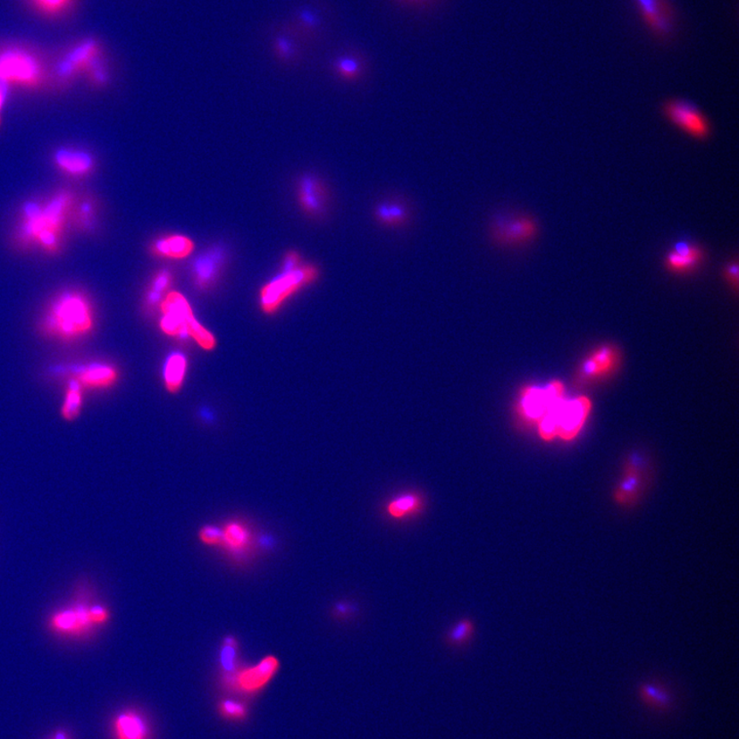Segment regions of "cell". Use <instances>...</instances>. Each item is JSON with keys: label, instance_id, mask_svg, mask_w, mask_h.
<instances>
[{"label": "cell", "instance_id": "9", "mask_svg": "<svg viewBox=\"0 0 739 739\" xmlns=\"http://www.w3.org/2000/svg\"><path fill=\"white\" fill-rule=\"evenodd\" d=\"M662 114L695 140H708L711 126L708 117L693 102L683 99L668 100L662 105Z\"/></svg>", "mask_w": 739, "mask_h": 739}, {"label": "cell", "instance_id": "38", "mask_svg": "<svg viewBox=\"0 0 739 739\" xmlns=\"http://www.w3.org/2000/svg\"><path fill=\"white\" fill-rule=\"evenodd\" d=\"M300 18H301V23L303 25H307V29H309V30L314 31L315 29H317V26H319V19H317L316 16L315 15V13H313L307 12V11L303 12Z\"/></svg>", "mask_w": 739, "mask_h": 739}, {"label": "cell", "instance_id": "22", "mask_svg": "<svg viewBox=\"0 0 739 739\" xmlns=\"http://www.w3.org/2000/svg\"><path fill=\"white\" fill-rule=\"evenodd\" d=\"M86 390L74 379H67L63 402L61 405V416L66 421H74L80 416L84 409Z\"/></svg>", "mask_w": 739, "mask_h": 739}, {"label": "cell", "instance_id": "2", "mask_svg": "<svg viewBox=\"0 0 739 739\" xmlns=\"http://www.w3.org/2000/svg\"><path fill=\"white\" fill-rule=\"evenodd\" d=\"M112 612L101 603L73 602L60 608L48 618V630L62 638L84 639L109 624Z\"/></svg>", "mask_w": 739, "mask_h": 739}, {"label": "cell", "instance_id": "11", "mask_svg": "<svg viewBox=\"0 0 739 739\" xmlns=\"http://www.w3.org/2000/svg\"><path fill=\"white\" fill-rule=\"evenodd\" d=\"M540 232V226L533 217L524 215L494 218L491 225V237L501 246L517 247L533 241Z\"/></svg>", "mask_w": 739, "mask_h": 739}, {"label": "cell", "instance_id": "21", "mask_svg": "<svg viewBox=\"0 0 739 739\" xmlns=\"http://www.w3.org/2000/svg\"><path fill=\"white\" fill-rule=\"evenodd\" d=\"M647 24L660 37L672 29V12L666 0H635Z\"/></svg>", "mask_w": 739, "mask_h": 739}, {"label": "cell", "instance_id": "14", "mask_svg": "<svg viewBox=\"0 0 739 739\" xmlns=\"http://www.w3.org/2000/svg\"><path fill=\"white\" fill-rule=\"evenodd\" d=\"M223 530V541L220 550L233 558L245 559L253 554L255 545L257 544L255 532L247 523L240 520L226 522Z\"/></svg>", "mask_w": 739, "mask_h": 739}, {"label": "cell", "instance_id": "16", "mask_svg": "<svg viewBox=\"0 0 739 739\" xmlns=\"http://www.w3.org/2000/svg\"><path fill=\"white\" fill-rule=\"evenodd\" d=\"M105 58V51L99 40L88 38L72 46L62 60L60 71L62 75H73L88 71L97 62Z\"/></svg>", "mask_w": 739, "mask_h": 739}, {"label": "cell", "instance_id": "10", "mask_svg": "<svg viewBox=\"0 0 739 739\" xmlns=\"http://www.w3.org/2000/svg\"><path fill=\"white\" fill-rule=\"evenodd\" d=\"M621 362V355L617 345H600L580 364L575 377L578 388L600 382L616 373Z\"/></svg>", "mask_w": 739, "mask_h": 739}, {"label": "cell", "instance_id": "7", "mask_svg": "<svg viewBox=\"0 0 739 739\" xmlns=\"http://www.w3.org/2000/svg\"><path fill=\"white\" fill-rule=\"evenodd\" d=\"M565 398V385L558 380L543 386L528 385L521 390L517 399V416L525 423L536 424L552 407Z\"/></svg>", "mask_w": 739, "mask_h": 739}, {"label": "cell", "instance_id": "3", "mask_svg": "<svg viewBox=\"0 0 739 739\" xmlns=\"http://www.w3.org/2000/svg\"><path fill=\"white\" fill-rule=\"evenodd\" d=\"M592 409V400L588 397L564 399L538 421V434L545 441L556 438L565 441H573L583 431Z\"/></svg>", "mask_w": 739, "mask_h": 739}, {"label": "cell", "instance_id": "30", "mask_svg": "<svg viewBox=\"0 0 739 739\" xmlns=\"http://www.w3.org/2000/svg\"><path fill=\"white\" fill-rule=\"evenodd\" d=\"M221 716L231 720H244L248 716V709L244 703L237 701L226 700L219 703Z\"/></svg>", "mask_w": 739, "mask_h": 739}, {"label": "cell", "instance_id": "34", "mask_svg": "<svg viewBox=\"0 0 739 739\" xmlns=\"http://www.w3.org/2000/svg\"><path fill=\"white\" fill-rule=\"evenodd\" d=\"M274 52L276 56L281 60H290L294 57L295 47L291 41L285 38H278L273 43Z\"/></svg>", "mask_w": 739, "mask_h": 739}, {"label": "cell", "instance_id": "36", "mask_svg": "<svg viewBox=\"0 0 739 739\" xmlns=\"http://www.w3.org/2000/svg\"><path fill=\"white\" fill-rule=\"evenodd\" d=\"M738 260L736 257L728 262L727 265L724 268L725 279H726L728 284L735 292H737L738 290Z\"/></svg>", "mask_w": 739, "mask_h": 739}, {"label": "cell", "instance_id": "13", "mask_svg": "<svg viewBox=\"0 0 739 739\" xmlns=\"http://www.w3.org/2000/svg\"><path fill=\"white\" fill-rule=\"evenodd\" d=\"M68 378L74 379L84 390H106L113 388L120 379L119 370L105 361H89L68 368Z\"/></svg>", "mask_w": 739, "mask_h": 739}, {"label": "cell", "instance_id": "24", "mask_svg": "<svg viewBox=\"0 0 739 739\" xmlns=\"http://www.w3.org/2000/svg\"><path fill=\"white\" fill-rule=\"evenodd\" d=\"M186 368H188V361L183 355L174 354L168 358L164 365V376L165 388L169 392L176 393L181 389Z\"/></svg>", "mask_w": 739, "mask_h": 739}, {"label": "cell", "instance_id": "15", "mask_svg": "<svg viewBox=\"0 0 739 739\" xmlns=\"http://www.w3.org/2000/svg\"><path fill=\"white\" fill-rule=\"evenodd\" d=\"M297 196L301 209L308 216L321 218L327 213L329 192L326 185L315 174H304L298 179Z\"/></svg>", "mask_w": 739, "mask_h": 739}, {"label": "cell", "instance_id": "8", "mask_svg": "<svg viewBox=\"0 0 739 739\" xmlns=\"http://www.w3.org/2000/svg\"><path fill=\"white\" fill-rule=\"evenodd\" d=\"M68 205V197H62L55 200L45 211H39L32 206L29 211L27 231L47 252L55 253L60 247V231L63 223V212Z\"/></svg>", "mask_w": 739, "mask_h": 739}, {"label": "cell", "instance_id": "33", "mask_svg": "<svg viewBox=\"0 0 739 739\" xmlns=\"http://www.w3.org/2000/svg\"><path fill=\"white\" fill-rule=\"evenodd\" d=\"M389 205L392 227L405 225L410 218L407 206L397 200H389Z\"/></svg>", "mask_w": 739, "mask_h": 739}, {"label": "cell", "instance_id": "28", "mask_svg": "<svg viewBox=\"0 0 739 739\" xmlns=\"http://www.w3.org/2000/svg\"><path fill=\"white\" fill-rule=\"evenodd\" d=\"M334 71L343 80L356 81L363 74V63L355 55H343L334 62Z\"/></svg>", "mask_w": 739, "mask_h": 739}, {"label": "cell", "instance_id": "18", "mask_svg": "<svg viewBox=\"0 0 739 739\" xmlns=\"http://www.w3.org/2000/svg\"><path fill=\"white\" fill-rule=\"evenodd\" d=\"M226 261L223 246H213L200 255L193 264V281L199 289H208L216 281Z\"/></svg>", "mask_w": 739, "mask_h": 739}, {"label": "cell", "instance_id": "26", "mask_svg": "<svg viewBox=\"0 0 739 739\" xmlns=\"http://www.w3.org/2000/svg\"><path fill=\"white\" fill-rule=\"evenodd\" d=\"M642 475H643V474H642L641 460L637 456L634 455L626 461L624 479L617 490L618 500H626L627 497H631L634 494L635 489H637L641 483Z\"/></svg>", "mask_w": 739, "mask_h": 739}, {"label": "cell", "instance_id": "40", "mask_svg": "<svg viewBox=\"0 0 739 739\" xmlns=\"http://www.w3.org/2000/svg\"><path fill=\"white\" fill-rule=\"evenodd\" d=\"M50 739H71L69 736L68 732L65 730H58L55 732Z\"/></svg>", "mask_w": 739, "mask_h": 739}, {"label": "cell", "instance_id": "5", "mask_svg": "<svg viewBox=\"0 0 739 739\" xmlns=\"http://www.w3.org/2000/svg\"><path fill=\"white\" fill-rule=\"evenodd\" d=\"M43 79V63L32 50L19 46L0 50V82L32 88Z\"/></svg>", "mask_w": 739, "mask_h": 739}, {"label": "cell", "instance_id": "20", "mask_svg": "<svg viewBox=\"0 0 739 739\" xmlns=\"http://www.w3.org/2000/svg\"><path fill=\"white\" fill-rule=\"evenodd\" d=\"M195 250V243L181 234H169L151 241L149 253L152 256L181 260L189 257Z\"/></svg>", "mask_w": 739, "mask_h": 739}, {"label": "cell", "instance_id": "17", "mask_svg": "<svg viewBox=\"0 0 739 739\" xmlns=\"http://www.w3.org/2000/svg\"><path fill=\"white\" fill-rule=\"evenodd\" d=\"M706 259V252L693 241L681 240L666 255L665 266L675 274H688L699 269Z\"/></svg>", "mask_w": 739, "mask_h": 739}, {"label": "cell", "instance_id": "23", "mask_svg": "<svg viewBox=\"0 0 739 739\" xmlns=\"http://www.w3.org/2000/svg\"><path fill=\"white\" fill-rule=\"evenodd\" d=\"M423 508V499L417 493H404L392 499L386 512L393 519L402 520L405 517L416 516Z\"/></svg>", "mask_w": 739, "mask_h": 739}, {"label": "cell", "instance_id": "29", "mask_svg": "<svg viewBox=\"0 0 739 739\" xmlns=\"http://www.w3.org/2000/svg\"><path fill=\"white\" fill-rule=\"evenodd\" d=\"M172 275L169 271L158 272L151 281L147 296V303L149 304V306H155L165 290L172 285Z\"/></svg>", "mask_w": 739, "mask_h": 739}, {"label": "cell", "instance_id": "4", "mask_svg": "<svg viewBox=\"0 0 739 739\" xmlns=\"http://www.w3.org/2000/svg\"><path fill=\"white\" fill-rule=\"evenodd\" d=\"M161 307L164 315L161 328L164 334L172 337L190 336L205 350L216 348L215 336L196 320L189 301L182 294H168Z\"/></svg>", "mask_w": 739, "mask_h": 739}, {"label": "cell", "instance_id": "41", "mask_svg": "<svg viewBox=\"0 0 739 739\" xmlns=\"http://www.w3.org/2000/svg\"><path fill=\"white\" fill-rule=\"evenodd\" d=\"M5 99V88L3 82H0V110H2Z\"/></svg>", "mask_w": 739, "mask_h": 739}, {"label": "cell", "instance_id": "6", "mask_svg": "<svg viewBox=\"0 0 739 739\" xmlns=\"http://www.w3.org/2000/svg\"><path fill=\"white\" fill-rule=\"evenodd\" d=\"M320 271L313 265H301L289 272H281L261 289L260 306L267 315H273L290 297L319 279Z\"/></svg>", "mask_w": 739, "mask_h": 739}, {"label": "cell", "instance_id": "37", "mask_svg": "<svg viewBox=\"0 0 739 739\" xmlns=\"http://www.w3.org/2000/svg\"><path fill=\"white\" fill-rule=\"evenodd\" d=\"M301 265V257L298 252L289 251L286 254L284 260H282L281 272L292 271Z\"/></svg>", "mask_w": 739, "mask_h": 739}, {"label": "cell", "instance_id": "32", "mask_svg": "<svg viewBox=\"0 0 739 739\" xmlns=\"http://www.w3.org/2000/svg\"><path fill=\"white\" fill-rule=\"evenodd\" d=\"M474 633V625L471 620L465 619L459 621L450 633H449V641L453 644L460 645L465 643Z\"/></svg>", "mask_w": 739, "mask_h": 739}, {"label": "cell", "instance_id": "27", "mask_svg": "<svg viewBox=\"0 0 739 739\" xmlns=\"http://www.w3.org/2000/svg\"><path fill=\"white\" fill-rule=\"evenodd\" d=\"M59 167L72 175H84L93 168L92 158L81 152L61 151L56 157Z\"/></svg>", "mask_w": 739, "mask_h": 739}, {"label": "cell", "instance_id": "19", "mask_svg": "<svg viewBox=\"0 0 739 739\" xmlns=\"http://www.w3.org/2000/svg\"><path fill=\"white\" fill-rule=\"evenodd\" d=\"M112 728L114 739H150L147 718L136 710L129 709L117 713Z\"/></svg>", "mask_w": 739, "mask_h": 739}, {"label": "cell", "instance_id": "35", "mask_svg": "<svg viewBox=\"0 0 739 739\" xmlns=\"http://www.w3.org/2000/svg\"><path fill=\"white\" fill-rule=\"evenodd\" d=\"M374 217L380 225L392 227L389 200L379 203L374 209Z\"/></svg>", "mask_w": 739, "mask_h": 739}, {"label": "cell", "instance_id": "31", "mask_svg": "<svg viewBox=\"0 0 739 739\" xmlns=\"http://www.w3.org/2000/svg\"><path fill=\"white\" fill-rule=\"evenodd\" d=\"M198 540L206 547L219 549L223 541V530L215 525H206L198 531Z\"/></svg>", "mask_w": 739, "mask_h": 739}, {"label": "cell", "instance_id": "25", "mask_svg": "<svg viewBox=\"0 0 739 739\" xmlns=\"http://www.w3.org/2000/svg\"><path fill=\"white\" fill-rule=\"evenodd\" d=\"M26 3L38 15L58 19L73 10L76 0H26Z\"/></svg>", "mask_w": 739, "mask_h": 739}, {"label": "cell", "instance_id": "12", "mask_svg": "<svg viewBox=\"0 0 739 739\" xmlns=\"http://www.w3.org/2000/svg\"><path fill=\"white\" fill-rule=\"evenodd\" d=\"M279 669L280 660L275 656L269 655L256 665L239 668L236 672L225 676L223 681L228 688L251 694L264 689L273 679Z\"/></svg>", "mask_w": 739, "mask_h": 739}, {"label": "cell", "instance_id": "39", "mask_svg": "<svg viewBox=\"0 0 739 739\" xmlns=\"http://www.w3.org/2000/svg\"><path fill=\"white\" fill-rule=\"evenodd\" d=\"M396 2L403 5L418 6L425 4L430 0H396Z\"/></svg>", "mask_w": 739, "mask_h": 739}, {"label": "cell", "instance_id": "1", "mask_svg": "<svg viewBox=\"0 0 739 739\" xmlns=\"http://www.w3.org/2000/svg\"><path fill=\"white\" fill-rule=\"evenodd\" d=\"M94 302L80 290H66L47 304L38 321L41 335L58 342L74 343L91 336L96 329Z\"/></svg>", "mask_w": 739, "mask_h": 739}]
</instances>
